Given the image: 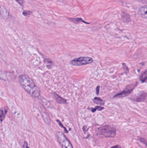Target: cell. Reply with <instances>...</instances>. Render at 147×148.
<instances>
[{
    "label": "cell",
    "instance_id": "cell-7",
    "mask_svg": "<svg viewBox=\"0 0 147 148\" xmlns=\"http://www.w3.org/2000/svg\"><path fill=\"white\" fill-rule=\"evenodd\" d=\"M13 74L11 72L0 70V79L4 81L9 80L11 79L12 75Z\"/></svg>",
    "mask_w": 147,
    "mask_h": 148
},
{
    "label": "cell",
    "instance_id": "cell-20",
    "mask_svg": "<svg viewBox=\"0 0 147 148\" xmlns=\"http://www.w3.org/2000/svg\"><path fill=\"white\" fill-rule=\"evenodd\" d=\"M111 148H122V147L120 146V145H115V146H113V147H111Z\"/></svg>",
    "mask_w": 147,
    "mask_h": 148
},
{
    "label": "cell",
    "instance_id": "cell-10",
    "mask_svg": "<svg viewBox=\"0 0 147 148\" xmlns=\"http://www.w3.org/2000/svg\"><path fill=\"white\" fill-rule=\"evenodd\" d=\"M146 96H147V94L146 92H144L141 94L138 97H137L135 99V101L138 102H144L146 99Z\"/></svg>",
    "mask_w": 147,
    "mask_h": 148
},
{
    "label": "cell",
    "instance_id": "cell-4",
    "mask_svg": "<svg viewBox=\"0 0 147 148\" xmlns=\"http://www.w3.org/2000/svg\"><path fill=\"white\" fill-rule=\"evenodd\" d=\"M93 62V59L89 57H80L75 59L70 62V63L74 66H80L90 64Z\"/></svg>",
    "mask_w": 147,
    "mask_h": 148
},
{
    "label": "cell",
    "instance_id": "cell-12",
    "mask_svg": "<svg viewBox=\"0 0 147 148\" xmlns=\"http://www.w3.org/2000/svg\"><path fill=\"white\" fill-rule=\"evenodd\" d=\"M93 102L95 104L98 105H103L105 104V102L102 99L98 97H95L93 99Z\"/></svg>",
    "mask_w": 147,
    "mask_h": 148
},
{
    "label": "cell",
    "instance_id": "cell-13",
    "mask_svg": "<svg viewBox=\"0 0 147 148\" xmlns=\"http://www.w3.org/2000/svg\"><path fill=\"white\" fill-rule=\"evenodd\" d=\"M147 70H145V71H144L142 75H141V77H140V80L142 81V82H145L146 81V80L147 79Z\"/></svg>",
    "mask_w": 147,
    "mask_h": 148
},
{
    "label": "cell",
    "instance_id": "cell-5",
    "mask_svg": "<svg viewBox=\"0 0 147 148\" xmlns=\"http://www.w3.org/2000/svg\"><path fill=\"white\" fill-rule=\"evenodd\" d=\"M137 85V82H136L135 84L128 85L124 91L116 94L114 96V98H123L128 96L132 92V91L136 88Z\"/></svg>",
    "mask_w": 147,
    "mask_h": 148
},
{
    "label": "cell",
    "instance_id": "cell-17",
    "mask_svg": "<svg viewBox=\"0 0 147 148\" xmlns=\"http://www.w3.org/2000/svg\"><path fill=\"white\" fill-rule=\"evenodd\" d=\"M16 1H17V3H18L20 5L23 6V0H16Z\"/></svg>",
    "mask_w": 147,
    "mask_h": 148
},
{
    "label": "cell",
    "instance_id": "cell-16",
    "mask_svg": "<svg viewBox=\"0 0 147 148\" xmlns=\"http://www.w3.org/2000/svg\"><path fill=\"white\" fill-rule=\"evenodd\" d=\"M32 13V12L29 11H24L23 12V15L25 16H28L29 15H30Z\"/></svg>",
    "mask_w": 147,
    "mask_h": 148
},
{
    "label": "cell",
    "instance_id": "cell-18",
    "mask_svg": "<svg viewBox=\"0 0 147 148\" xmlns=\"http://www.w3.org/2000/svg\"><path fill=\"white\" fill-rule=\"evenodd\" d=\"M23 148H30L29 147V146H28V143H27V142H24V143L23 145Z\"/></svg>",
    "mask_w": 147,
    "mask_h": 148
},
{
    "label": "cell",
    "instance_id": "cell-19",
    "mask_svg": "<svg viewBox=\"0 0 147 148\" xmlns=\"http://www.w3.org/2000/svg\"><path fill=\"white\" fill-rule=\"evenodd\" d=\"M99 90H100V86H98L97 87L96 89L97 95H98V94H99Z\"/></svg>",
    "mask_w": 147,
    "mask_h": 148
},
{
    "label": "cell",
    "instance_id": "cell-9",
    "mask_svg": "<svg viewBox=\"0 0 147 148\" xmlns=\"http://www.w3.org/2000/svg\"><path fill=\"white\" fill-rule=\"evenodd\" d=\"M53 96L58 103L61 104H65L67 103V101L65 99L58 95L57 94L55 93H53Z\"/></svg>",
    "mask_w": 147,
    "mask_h": 148
},
{
    "label": "cell",
    "instance_id": "cell-14",
    "mask_svg": "<svg viewBox=\"0 0 147 148\" xmlns=\"http://www.w3.org/2000/svg\"><path fill=\"white\" fill-rule=\"evenodd\" d=\"M141 14H143L144 17H147V7L146 6L142 7L141 9Z\"/></svg>",
    "mask_w": 147,
    "mask_h": 148
},
{
    "label": "cell",
    "instance_id": "cell-2",
    "mask_svg": "<svg viewBox=\"0 0 147 148\" xmlns=\"http://www.w3.org/2000/svg\"><path fill=\"white\" fill-rule=\"evenodd\" d=\"M97 133L98 136L105 137H113L116 134V130L110 126H104L98 128Z\"/></svg>",
    "mask_w": 147,
    "mask_h": 148
},
{
    "label": "cell",
    "instance_id": "cell-8",
    "mask_svg": "<svg viewBox=\"0 0 147 148\" xmlns=\"http://www.w3.org/2000/svg\"><path fill=\"white\" fill-rule=\"evenodd\" d=\"M9 16V12L4 6L0 4V17L7 19Z\"/></svg>",
    "mask_w": 147,
    "mask_h": 148
},
{
    "label": "cell",
    "instance_id": "cell-1",
    "mask_svg": "<svg viewBox=\"0 0 147 148\" xmlns=\"http://www.w3.org/2000/svg\"><path fill=\"white\" fill-rule=\"evenodd\" d=\"M19 81L23 89L33 98H38L40 95V90L32 79L25 75L19 77Z\"/></svg>",
    "mask_w": 147,
    "mask_h": 148
},
{
    "label": "cell",
    "instance_id": "cell-6",
    "mask_svg": "<svg viewBox=\"0 0 147 148\" xmlns=\"http://www.w3.org/2000/svg\"><path fill=\"white\" fill-rule=\"evenodd\" d=\"M40 112L41 113L42 118H43V120L45 121V122L47 124H50L51 122L50 116H49L48 113L47 112L44 107H43V106H41V107Z\"/></svg>",
    "mask_w": 147,
    "mask_h": 148
},
{
    "label": "cell",
    "instance_id": "cell-3",
    "mask_svg": "<svg viewBox=\"0 0 147 148\" xmlns=\"http://www.w3.org/2000/svg\"><path fill=\"white\" fill-rule=\"evenodd\" d=\"M56 137L62 148H74L71 143L62 133L57 132L56 133Z\"/></svg>",
    "mask_w": 147,
    "mask_h": 148
},
{
    "label": "cell",
    "instance_id": "cell-11",
    "mask_svg": "<svg viewBox=\"0 0 147 148\" xmlns=\"http://www.w3.org/2000/svg\"><path fill=\"white\" fill-rule=\"evenodd\" d=\"M7 112V108L1 109H0V121H2L5 119L6 114Z\"/></svg>",
    "mask_w": 147,
    "mask_h": 148
},
{
    "label": "cell",
    "instance_id": "cell-15",
    "mask_svg": "<svg viewBox=\"0 0 147 148\" xmlns=\"http://www.w3.org/2000/svg\"><path fill=\"white\" fill-rule=\"evenodd\" d=\"M104 109V108L101 107V106H96V107H95L94 108L92 109V112H95V111H96L97 110L101 111V110H103Z\"/></svg>",
    "mask_w": 147,
    "mask_h": 148
}]
</instances>
